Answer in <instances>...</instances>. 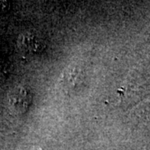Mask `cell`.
<instances>
[{
	"label": "cell",
	"instance_id": "1",
	"mask_svg": "<svg viewBox=\"0 0 150 150\" xmlns=\"http://www.w3.org/2000/svg\"><path fill=\"white\" fill-rule=\"evenodd\" d=\"M30 98L24 88H16L8 95V104L16 113H23L28 107Z\"/></svg>",
	"mask_w": 150,
	"mask_h": 150
},
{
	"label": "cell",
	"instance_id": "2",
	"mask_svg": "<svg viewBox=\"0 0 150 150\" xmlns=\"http://www.w3.org/2000/svg\"><path fill=\"white\" fill-rule=\"evenodd\" d=\"M80 77V72L78 68H69L68 69L65 70L61 78V84L67 89H72L77 86Z\"/></svg>",
	"mask_w": 150,
	"mask_h": 150
},
{
	"label": "cell",
	"instance_id": "3",
	"mask_svg": "<svg viewBox=\"0 0 150 150\" xmlns=\"http://www.w3.org/2000/svg\"><path fill=\"white\" fill-rule=\"evenodd\" d=\"M18 44L23 51L26 53H34L38 48V41L34 35L31 33H24L18 38Z\"/></svg>",
	"mask_w": 150,
	"mask_h": 150
},
{
	"label": "cell",
	"instance_id": "4",
	"mask_svg": "<svg viewBox=\"0 0 150 150\" xmlns=\"http://www.w3.org/2000/svg\"><path fill=\"white\" fill-rule=\"evenodd\" d=\"M33 150H45V149H43L40 148V147H35V148H33Z\"/></svg>",
	"mask_w": 150,
	"mask_h": 150
}]
</instances>
